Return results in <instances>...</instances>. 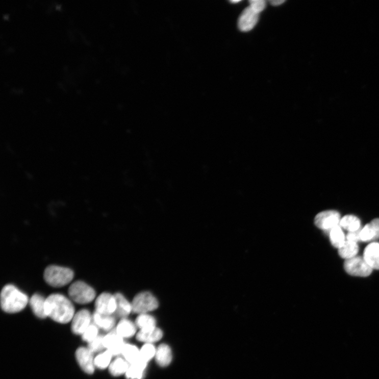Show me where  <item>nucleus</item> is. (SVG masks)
<instances>
[{
  "instance_id": "nucleus-20",
  "label": "nucleus",
  "mask_w": 379,
  "mask_h": 379,
  "mask_svg": "<svg viewBox=\"0 0 379 379\" xmlns=\"http://www.w3.org/2000/svg\"><path fill=\"white\" fill-rule=\"evenodd\" d=\"M147 363L141 360L140 359L130 365L125 373L128 379H141L144 375Z\"/></svg>"
},
{
  "instance_id": "nucleus-11",
  "label": "nucleus",
  "mask_w": 379,
  "mask_h": 379,
  "mask_svg": "<svg viewBox=\"0 0 379 379\" xmlns=\"http://www.w3.org/2000/svg\"><path fill=\"white\" fill-rule=\"evenodd\" d=\"M125 344L123 339L115 331L104 336V347L111 353L113 356L122 355Z\"/></svg>"
},
{
  "instance_id": "nucleus-8",
  "label": "nucleus",
  "mask_w": 379,
  "mask_h": 379,
  "mask_svg": "<svg viewBox=\"0 0 379 379\" xmlns=\"http://www.w3.org/2000/svg\"><path fill=\"white\" fill-rule=\"evenodd\" d=\"M340 215L338 212L334 210L323 211L316 217L315 224L319 228L330 232L333 228L339 225Z\"/></svg>"
},
{
  "instance_id": "nucleus-4",
  "label": "nucleus",
  "mask_w": 379,
  "mask_h": 379,
  "mask_svg": "<svg viewBox=\"0 0 379 379\" xmlns=\"http://www.w3.org/2000/svg\"><path fill=\"white\" fill-rule=\"evenodd\" d=\"M70 299L80 305H86L93 301L96 296L94 289L86 283L77 281L71 285L68 289Z\"/></svg>"
},
{
  "instance_id": "nucleus-19",
  "label": "nucleus",
  "mask_w": 379,
  "mask_h": 379,
  "mask_svg": "<svg viewBox=\"0 0 379 379\" xmlns=\"http://www.w3.org/2000/svg\"><path fill=\"white\" fill-rule=\"evenodd\" d=\"M163 337V332L158 327H155L150 331H140L137 335L138 341L145 343H153L160 340Z\"/></svg>"
},
{
  "instance_id": "nucleus-28",
  "label": "nucleus",
  "mask_w": 379,
  "mask_h": 379,
  "mask_svg": "<svg viewBox=\"0 0 379 379\" xmlns=\"http://www.w3.org/2000/svg\"><path fill=\"white\" fill-rule=\"evenodd\" d=\"M157 349L152 343H145L140 350L139 359L147 363L156 356Z\"/></svg>"
},
{
  "instance_id": "nucleus-24",
  "label": "nucleus",
  "mask_w": 379,
  "mask_h": 379,
  "mask_svg": "<svg viewBox=\"0 0 379 379\" xmlns=\"http://www.w3.org/2000/svg\"><path fill=\"white\" fill-rule=\"evenodd\" d=\"M339 225L349 232H353L361 229L360 219L352 215L345 216L343 217L340 222Z\"/></svg>"
},
{
  "instance_id": "nucleus-36",
  "label": "nucleus",
  "mask_w": 379,
  "mask_h": 379,
  "mask_svg": "<svg viewBox=\"0 0 379 379\" xmlns=\"http://www.w3.org/2000/svg\"><path fill=\"white\" fill-rule=\"evenodd\" d=\"M240 2L241 1H240V0H238V1L237 0H233V1H231V3L233 4H237V3H240Z\"/></svg>"
},
{
  "instance_id": "nucleus-18",
  "label": "nucleus",
  "mask_w": 379,
  "mask_h": 379,
  "mask_svg": "<svg viewBox=\"0 0 379 379\" xmlns=\"http://www.w3.org/2000/svg\"><path fill=\"white\" fill-rule=\"evenodd\" d=\"M136 326V324L127 318H124L119 321L115 331L123 339L128 338L135 335Z\"/></svg>"
},
{
  "instance_id": "nucleus-30",
  "label": "nucleus",
  "mask_w": 379,
  "mask_h": 379,
  "mask_svg": "<svg viewBox=\"0 0 379 379\" xmlns=\"http://www.w3.org/2000/svg\"><path fill=\"white\" fill-rule=\"evenodd\" d=\"M104 336L99 335L92 342L88 343V348L93 353H97L105 349L104 345Z\"/></svg>"
},
{
  "instance_id": "nucleus-16",
  "label": "nucleus",
  "mask_w": 379,
  "mask_h": 379,
  "mask_svg": "<svg viewBox=\"0 0 379 379\" xmlns=\"http://www.w3.org/2000/svg\"><path fill=\"white\" fill-rule=\"evenodd\" d=\"M155 358L159 366L161 367L168 366L172 360V351L169 346L166 344L159 345L157 349Z\"/></svg>"
},
{
  "instance_id": "nucleus-12",
  "label": "nucleus",
  "mask_w": 379,
  "mask_h": 379,
  "mask_svg": "<svg viewBox=\"0 0 379 379\" xmlns=\"http://www.w3.org/2000/svg\"><path fill=\"white\" fill-rule=\"evenodd\" d=\"M259 18V13L254 11L250 6L245 8L241 14L238 20V27L243 32H248L254 28Z\"/></svg>"
},
{
  "instance_id": "nucleus-7",
  "label": "nucleus",
  "mask_w": 379,
  "mask_h": 379,
  "mask_svg": "<svg viewBox=\"0 0 379 379\" xmlns=\"http://www.w3.org/2000/svg\"><path fill=\"white\" fill-rule=\"evenodd\" d=\"M117 308V300L114 295L108 292L98 295L95 301V311L104 315L113 316Z\"/></svg>"
},
{
  "instance_id": "nucleus-32",
  "label": "nucleus",
  "mask_w": 379,
  "mask_h": 379,
  "mask_svg": "<svg viewBox=\"0 0 379 379\" xmlns=\"http://www.w3.org/2000/svg\"><path fill=\"white\" fill-rule=\"evenodd\" d=\"M249 3L250 7L258 13L263 11L266 7V2L264 0H251Z\"/></svg>"
},
{
  "instance_id": "nucleus-9",
  "label": "nucleus",
  "mask_w": 379,
  "mask_h": 379,
  "mask_svg": "<svg viewBox=\"0 0 379 379\" xmlns=\"http://www.w3.org/2000/svg\"><path fill=\"white\" fill-rule=\"evenodd\" d=\"M92 316L89 310L82 309L79 311L72 319L71 329L73 333L82 336L92 324Z\"/></svg>"
},
{
  "instance_id": "nucleus-26",
  "label": "nucleus",
  "mask_w": 379,
  "mask_h": 379,
  "mask_svg": "<svg viewBox=\"0 0 379 379\" xmlns=\"http://www.w3.org/2000/svg\"><path fill=\"white\" fill-rule=\"evenodd\" d=\"M329 232L332 244L335 248H340L346 241L341 227L338 225L333 228Z\"/></svg>"
},
{
  "instance_id": "nucleus-22",
  "label": "nucleus",
  "mask_w": 379,
  "mask_h": 379,
  "mask_svg": "<svg viewBox=\"0 0 379 379\" xmlns=\"http://www.w3.org/2000/svg\"><path fill=\"white\" fill-rule=\"evenodd\" d=\"M338 249L340 256L347 260L357 256L359 252V246L357 243L347 240Z\"/></svg>"
},
{
  "instance_id": "nucleus-35",
  "label": "nucleus",
  "mask_w": 379,
  "mask_h": 379,
  "mask_svg": "<svg viewBox=\"0 0 379 379\" xmlns=\"http://www.w3.org/2000/svg\"><path fill=\"white\" fill-rule=\"evenodd\" d=\"M285 2V1H282V0H273V1L270 2V3L274 6H277L282 5Z\"/></svg>"
},
{
  "instance_id": "nucleus-25",
  "label": "nucleus",
  "mask_w": 379,
  "mask_h": 379,
  "mask_svg": "<svg viewBox=\"0 0 379 379\" xmlns=\"http://www.w3.org/2000/svg\"><path fill=\"white\" fill-rule=\"evenodd\" d=\"M121 355L128 363L131 365L135 363V362L139 359L140 350L136 345L125 343Z\"/></svg>"
},
{
  "instance_id": "nucleus-1",
  "label": "nucleus",
  "mask_w": 379,
  "mask_h": 379,
  "mask_svg": "<svg viewBox=\"0 0 379 379\" xmlns=\"http://www.w3.org/2000/svg\"><path fill=\"white\" fill-rule=\"evenodd\" d=\"M45 311L46 317L61 324L69 323L75 315L74 307L71 300L59 293L48 296L45 301Z\"/></svg>"
},
{
  "instance_id": "nucleus-21",
  "label": "nucleus",
  "mask_w": 379,
  "mask_h": 379,
  "mask_svg": "<svg viewBox=\"0 0 379 379\" xmlns=\"http://www.w3.org/2000/svg\"><path fill=\"white\" fill-rule=\"evenodd\" d=\"M129 364L124 359L117 358L111 362L109 368V372L114 376H118L125 374L129 368Z\"/></svg>"
},
{
  "instance_id": "nucleus-13",
  "label": "nucleus",
  "mask_w": 379,
  "mask_h": 379,
  "mask_svg": "<svg viewBox=\"0 0 379 379\" xmlns=\"http://www.w3.org/2000/svg\"><path fill=\"white\" fill-rule=\"evenodd\" d=\"M364 258L372 269L379 270V243L369 244L364 251Z\"/></svg>"
},
{
  "instance_id": "nucleus-33",
  "label": "nucleus",
  "mask_w": 379,
  "mask_h": 379,
  "mask_svg": "<svg viewBox=\"0 0 379 379\" xmlns=\"http://www.w3.org/2000/svg\"><path fill=\"white\" fill-rule=\"evenodd\" d=\"M372 232L374 234V240L379 239V219L373 220L370 223Z\"/></svg>"
},
{
  "instance_id": "nucleus-34",
  "label": "nucleus",
  "mask_w": 379,
  "mask_h": 379,
  "mask_svg": "<svg viewBox=\"0 0 379 379\" xmlns=\"http://www.w3.org/2000/svg\"><path fill=\"white\" fill-rule=\"evenodd\" d=\"M361 229H359V230L356 231V232H349V233L347 235V237H346V238H347V240L353 241L356 243L358 242L359 241H361Z\"/></svg>"
},
{
  "instance_id": "nucleus-5",
  "label": "nucleus",
  "mask_w": 379,
  "mask_h": 379,
  "mask_svg": "<svg viewBox=\"0 0 379 379\" xmlns=\"http://www.w3.org/2000/svg\"><path fill=\"white\" fill-rule=\"evenodd\" d=\"M131 303L133 312L139 315L147 314L148 312L156 310L159 306L158 299L149 291H143L138 293Z\"/></svg>"
},
{
  "instance_id": "nucleus-10",
  "label": "nucleus",
  "mask_w": 379,
  "mask_h": 379,
  "mask_svg": "<svg viewBox=\"0 0 379 379\" xmlns=\"http://www.w3.org/2000/svg\"><path fill=\"white\" fill-rule=\"evenodd\" d=\"M93 354L88 348L80 347L77 349L75 356L80 367L85 372L92 374L95 370Z\"/></svg>"
},
{
  "instance_id": "nucleus-3",
  "label": "nucleus",
  "mask_w": 379,
  "mask_h": 379,
  "mask_svg": "<svg viewBox=\"0 0 379 379\" xmlns=\"http://www.w3.org/2000/svg\"><path fill=\"white\" fill-rule=\"evenodd\" d=\"M73 271L68 268L49 266L44 270L43 277L49 286L61 288L70 284L74 277Z\"/></svg>"
},
{
  "instance_id": "nucleus-6",
  "label": "nucleus",
  "mask_w": 379,
  "mask_h": 379,
  "mask_svg": "<svg viewBox=\"0 0 379 379\" xmlns=\"http://www.w3.org/2000/svg\"><path fill=\"white\" fill-rule=\"evenodd\" d=\"M346 272L349 274L361 277L370 275L372 269L368 264L364 257L356 256L351 259L345 260L344 264Z\"/></svg>"
},
{
  "instance_id": "nucleus-23",
  "label": "nucleus",
  "mask_w": 379,
  "mask_h": 379,
  "mask_svg": "<svg viewBox=\"0 0 379 379\" xmlns=\"http://www.w3.org/2000/svg\"><path fill=\"white\" fill-rule=\"evenodd\" d=\"M156 320L153 316L147 314H140L136 320V326L140 331H147L156 327Z\"/></svg>"
},
{
  "instance_id": "nucleus-29",
  "label": "nucleus",
  "mask_w": 379,
  "mask_h": 379,
  "mask_svg": "<svg viewBox=\"0 0 379 379\" xmlns=\"http://www.w3.org/2000/svg\"><path fill=\"white\" fill-rule=\"evenodd\" d=\"M98 328L94 323H92L86 330L85 333L82 335V338L84 341L88 343L92 342L98 336Z\"/></svg>"
},
{
  "instance_id": "nucleus-2",
  "label": "nucleus",
  "mask_w": 379,
  "mask_h": 379,
  "mask_svg": "<svg viewBox=\"0 0 379 379\" xmlns=\"http://www.w3.org/2000/svg\"><path fill=\"white\" fill-rule=\"evenodd\" d=\"M3 310L8 314H15L22 311L29 302L28 295L15 286H4L0 296Z\"/></svg>"
},
{
  "instance_id": "nucleus-17",
  "label": "nucleus",
  "mask_w": 379,
  "mask_h": 379,
  "mask_svg": "<svg viewBox=\"0 0 379 379\" xmlns=\"http://www.w3.org/2000/svg\"><path fill=\"white\" fill-rule=\"evenodd\" d=\"M92 321L98 328L105 332L111 331L116 322L113 316L104 315L95 311L92 315Z\"/></svg>"
},
{
  "instance_id": "nucleus-31",
  "label": "nucleus",
  "mask_w": 379,
  "mask_h": 379,
  "mask_svg": "<svg viewBox=\"0 0 379 379\" xmlns=\"http://www.w3.org/2000/svg\"><path fill=\"white\" fill-rule=\"evenodd\" d=\"M360 239L361 241L364 242H367L374 240V234L369 223L366 225L361 229Z\"/></svg>"
},
{
  "instance_id": "nucleus-14",
  "label": "nucleus",
  "mask_w": 379,
  "mask_h": 379,
  "mask_svg": "<svg viewBox=\"0 0 379 379\" xmlns=\"http://www.w3.org/2000/svg\"><path fill=\"white\" fill-rule=\"evenodd\" d=\"M114 295L117 304V310L115 315L122 319L126 318L133 312L132 303L121 293L118 292Z\"/></svg>"
},
{
  "instance_id": "nucleus-27",
  "label": "nucleus",
  "mask_w": 379,
  "mask_h": 379,
  "mask_svg": "<svg viewBox=\"0 0 379 379\" xmlns=\"http://www.w3.org/2000/svg\"><path fill=\"white\" fill-rule=\"evenodd\" d=\"M112 356L111 353L107 350L98 355L94 358L95 367L101 370L106 369L111 364Z\"/></svg>"
},
{
  "instance_id": "nucleus-15",
  "label": "nucleus",
  "mask_w": 379,
  "mask_h": 379,
  "mask_svg": "<svg viewBox=\"0 0 379 379\" xmlns=\"http://www.w3.org/2000/svg\"><path fill=\"white\" fill-rule=\"evenodd\" d=\"M46 299L39 293L33 295L29 300V305L34 314L40 319H45L46 317L45 311Z\"/></svg>"
}]
</instances>
